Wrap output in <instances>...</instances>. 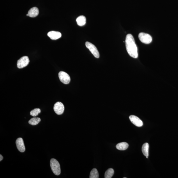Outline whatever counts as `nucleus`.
<instances>
[{
    "mask_svg": "<svg viewBox=\"0 0 178 178\" xmlns=\"http://www.w3.org/2000/svg\"><path fill=\"white\" fill-rule=\"evenodd\" d=\"M129 147L128 143L126 142H122L118 143L116 145V148L119 150H124L127 149Z\"/></svg>",
    "mask_w": 178,
    "mask_h": 178,
    "instance_id": "ddd939ff",
    "label": "nucleus"
},
{
    "mask_svg": "<svg viewBox=\"0 0 178 178\" xmlns=\"http://www.w3.org/2000/svg\"><path fill=\"white\" fill-rule=\"evenodd\" d=\"M149 145L147 143H145L143 144L142 147V152L143 155L146 157H148L149 155Z\"/></svg>",
    "mask_w": 178,
    "mask_h": 178,
    "instance_id": "4468645a",
    "label": "nucleus"
},
{
    "mask_svg": "<svg viewBox=\"0 0 178 178\" xmlns=\"http://www.w3.org/2000/svg\"><path fill=\"white\" fill-rule=\"evenodd\" d=\"M29 60L28 56H24L17 61V66L19 69H22L28 65Z\"/></svg>",
    "mask_w": 178,
    "mask_h": 178,
    "instance_id": "423d86ee",
    "label": "nucleus"
},
{
    "mask_svg": "<svg viewBox=\"0 0 178 178\" xmlns=\"http://www.w3.org/2000/svg\"><path fill=\"white\" fill-rule=\"evenodd\" d=\"M85 44L86 47L89 49L95 58H99V53L95 45L88 42H86Z\"/></svg>",
    "mask_w": 178,
    "mask_h": 178,
    "instance_id": "20e7f679",
    "label": "nucleus"
},
{
    "mask_svg": "<svg viewBox=\"0 0 178 178\" xmlns=\"http://www.w3.org/2000/svg\"><path fill=\"white\" fill-rule=\"evenodd\" d=\"M50 165L52 170L57 175H60L61 173L60 165L57 160L54 159H51L50 161Z\"/></svg>",
    "mask_w": 178,
    "mask_h": 178,
    "instance_id": "f03ea898",
    "label": "nucleus"
},
{
    "mask_svg": "<svg viewBox=\"0 0 178 178\" xmlns=\"http://www.w3.org/2000/svg\"><path fill=\"white\" fill-rule=\"evenodd\" d=\"M41 121V119L39 118H34L31 119L29 121V123L30 124L35 125L38 124Z\"/></svg>",
    "mask_w": 178,
    "mask_h": 178,
    "instance_id": "2eb2a0df",
    "label": "nucleus"
},
{
    "mask_svg": "<svg viewBox=\"0 0 178 178\" xmlns=\"http://www.w3.org/2000/svg\"><path fill=\"white\" fill-rule=\"evenodd\" d=\"M76 23L78 26H83L86 24V17L83 16H81L78 17L76 19Z\"/></svg>",
    "mask_w": 178,
    "mask_h": 178,
    "instance_id": "f8f14e48",
    "label": "nucleus"
},
{
    "mask_svg": "<svg viewBox=\"0 0 178 178\" xmlns=\"http://www.w3.org/2000/svg\"><path fill=\"white\" fill-rule=\"evenodd\" d=\"M39 13L38 9L36 7H33L29 10L28 12V16L34 18L38 16Z\"/></svg>",
    "mask_w": 178,
    "mask_h": 178,
    "instance_id": "9b49d317",
    "label": "nucleus"
},
{
    "mask_svg": "<svg viewBox=\"0 0 178 178\" xmlns=\"http://www.w3.org/2000/svg\"><path fill=\"white\" fill-rule=\"evenodd\" d=\"M54 109L56 114L61 115L63 113L64 107L63 104L60 102H57L54 104Z\"/></svg>",
    "mask_w": 178,
    "mask_h": 178,
    "instance_id": "0eeeda50",
    "label": "nucleus"
},
{
    "mask_svg": "<svg viewBox=\"0 0 178 178\" xmlns=\"http://www.w3.org/2000/svg\"><path fill=\"white\" fill-rule=\"evenodd\" d=\"M129 118L131 122L136 127H140L143 126V124L142 121L137 116L131 115Z\"/></svg>",
    "mask_w": 178,
    "mask_h": 178,
    "instance_id": "6e6552de",
    "label": "nucleus"
},
{
    "mask_svg": "<svg viewBox=\"0 0 178 178\" xmlns=\"http://www.w3.org/2000/svg\"><path fill=\"white\" fill-rule=\"evenodd\" d=\"M138 37L140 41L143 43L149 44L152 41V37L149 34L140 33L138 34Z\"/></svg>",
    "mask_w": 178,
    "mask_h": 178,
    "instance_id": "7ed1b4c3",
    "label": "nucleus"
},
{
    "mask_svg": "<svg viewBox=\"0 0 178 178\" xmlns=\"http://www.w3.org/2000/svg\"><path fill=\"white\" fill-rule=\"evenodd\" d=\"M59 80L64 84H68L70 83L71 79L68 74L63 71H60L58 73Z\"/></svg>",
    "mask_w": 178,
    "mask_h": 178,
    "instance_id": "39448f33",
    "label": "nucleus"
},
{
    "mask_svg": "<svg viewBox=\"0 0 178 178\" xmlns=\"http://www.w3.org/2000/svg\"><path fill=\"white\" fill-rule=\"evenodd\" d=\"M114 173V171L112 168H110L106 170L105 174V178H111L112 177Z\"/></svg>",
    "mask_w": 178,
    "mask_h": 178,
    "instance_id": "dca6fc26",
    "label": "nucleus"
},
{
    "mask_svg": "<svg viewBox=\"0 0 178 178\" xmlns=\"http://www.w3.org/2000/svg\"><path fill=\"white\" fill-rule=\"evenodd\" d=\"M16 144L19 151L21 152H25L26 148L23 138H17L16 141Z\"/></svg>",
    "mask_w": 178,
    "mask_h": 178,
    "instance_id": "1a4fd4ad",
    "label": "nucleus"
},
{
    "mask_svg": "<svg viewBox=\"0 0 178 178\" xmlns=\"http://www.w3.org/2000/svg\"><path fill=\"white\" fill-rule=\"evenodd\" d=\"M48 35L51 39L56 40L60 38L62 35L60 32L53 31L49 32Z\"/></svg>",
    "mask_w": 178,
    "mask_h": 178,
    "instance_id": "9d476101",
    "label": "nucleus"
},
{
    "mask_svg": "<svg viewBox=\"0 0 178 178\" xmlns=\"http://www.w3.org/2000/svg\"><path fill=\"white\" fill-rule=\"evenodd\" d=\"M125 44L128 54L133 58H138L137 47L132 35L130 34L127 35L126 38Z\"/></svg>",
    "mask_w": 178,
    "mask_h": 178,
    "instance_id": "f257e3e1",
    "label": "nucleus"
},
{
    "mask_svg": "<svg viewBox=\"0 0 178 178\" xmlns=\"http://www.w3.org/2000/svg\"><path fill=\"white\" fill-rule=\"evenodd\" d=\"M99 175L98 170L96 169H93L90 172V178H98Z\"/></svg>",
    "mask_w": 178,
    "mask_h": 178,
    "instance_id": "f3484780",
    "label": "nucleus"
},
{
    "mask_svg": "<svg viewBox=\"0 0 178 178\" xmlns=\"http://www.w3.org/2000/svg\"><path fill=\"white\" fill-rule=\"evenodd\" d=\"M147 158H148V157H146Z\"/></svg>",
    "mask_w": 178,
    "mask_h": 178,
    "instance_id": "aec40b11",
    "label": "nucleus"
},
{
    "mask_svg": "<svg viewBox=\"0 0 178 178\" xmlns=\"http://www.w3.org/2000/svg\"><path fill=\"white\" fill-rule=\"evenodd\" d=\"M0 157H1L0 158V161H1L3 160V157L1 154L0 155Z\"/></svg>",
    "mask_w": 178,
    "mask_h": 178,
    "instance_id": "6ab92c4d",
    "label": "nucleus"
},
{
    "mask_svg": "<svg viewBox=\"0 0 178 178\" xmlns=\"http://www.w3.org/2000/svg\"><path fill=\"white\" fill-rule=\"evenodd\" d=\"M41 112V111L40 109L39 108H35L34 110H32L30 112V115H31L33 116L34 117H35L40 113Z\"/></svg>",
    "mask_w": 178,
    "mask_h": 178,
    "instance_id": "a211bd4d",
    "label": "nucleus"
}]
</instances>
